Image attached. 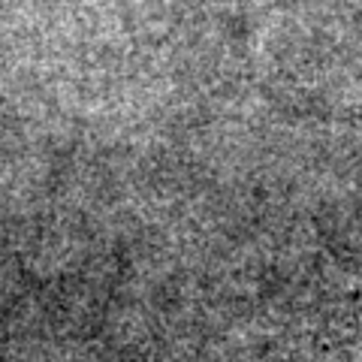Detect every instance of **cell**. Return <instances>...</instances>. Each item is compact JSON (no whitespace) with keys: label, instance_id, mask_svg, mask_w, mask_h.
<instances>
[{"label":"cell","instance_id":"1","mask_svg":"<svg viewBox=\"0 0 362 362\" xmlns=\"http://www.w3.org/2000/svg\"><path fill=\"white\" fill-rule=\"evenodd\" d=\"M320 332L326 338H335V341L354 344L362 350V278L332 296V302L323 308Z\"/></svg>","mask_w":362,"mask_h":362}]
</instances>
